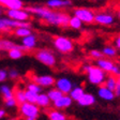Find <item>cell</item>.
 I'll list each match as a JSON object with an SVG mask.
<instances>
[{"mask_svg":"<svg viewBox=\"0 0 120 120\" xmlns=\"http://www.w3.org/2000/svg\"><path fill=\"white\" fill-rule=\"evenodd\" d=\"M14 98L17 104H22V103L26 102V94H25V89H22V88H16L14 90Z\"/></svg>","mask_w":120,"mask_h":120,"instance_id":"4316f807","label":"cell"},{"mask_svg":"<svg viewBox=\"0 0 120 120\" xmlns=\"http://www.w3.org/2000/svg\"><path fill=\"white\" fill-rule=\"evenodd\" d=\"M5 16L8 18L18 22H29L32 15L30 14L25 9H18V10H7L5 11Z\"/></svg>","mask_w":120,"mask_h":120,"instance_id":"ba28073f","label":"cell"},{"mask_svg":"<svg viewBox=\"0 0 120 120\" xmlns=\"http://www.w3.org/2000/svg\"><path fill=\"white\" fill-rule=\"evenodd\" d=\"M46 94L48 95L49 100L52 101V102H55V101H57L58 99H60V98L63 95V93L61 92L60 90H58L56 87H52L46 92Z\"/></svg>","mask_w":120,"mask_h":120,"instance_id":"d4e9b609","label":"cell"},{"mask_svg":"<svg viewBox=\"0 0 120 120\" xmlns=\"http://www.w3.org/2000/svg\"><path fill=\"white\" fill-rule=\"evenodd\" d=\"M73 102H74V101L71 99V97L69 94H63L60 99H58L55 102H52V105H54V107H55L56 109L61 110V109L69 108L71 105H72Z\"/></svg>","mask_w":120,"mask_h":120,"instance_id":"9a60e30c","label":"cell"},{"mask_svg":"<svg viewBox=\"0 0 120 120\" xmlns=\"http://www.w3.org/2000/svg\"><path fill=\"white\" fill-rule=\"evenodd\" d=\"M84 93H85V89H84L82 86L75 85V86H73V88H72V90L70 91L69 95L71 97V99H72L73 101L77 102L80 98H82V95L84 94Z\"/></svg>","mask_w":120,"mask_h":120,"instance_id":"ffe728a7","label":"cell"},{"mask_svg":"<svg viewBox=\"0 0 120 120\" xmlns=\"http://www.w3.org/2000/svg\"><path fill=\"white\" fill-rule=\"evenodd\" d=\"M94 22L100 26H110L115 22V16L107 12H99L94 15Z\"/></svg>","mask_w":120,"mask_h":120,"instance_id":"8fae6325","label":"cell"},{"mask_svg":"<svg viewBox=\"0 0 120 120\" xmlns=\"http://www.w3.org/2000/svg\"><path fill=\"white\" fill-rule=\"evenodd\" d=\"M116 84H117V76H115V75H108L107 77H106V79H105L104 82V86L105 87H107L108 89L110 90H115V87H116Z\"/></svg>","mask_w":120,"mask_h":120,"instance_id":"f1b7e54d","label":"cell"},{"mask_svg":"<svg viewBox=\"0 0 120 120\" xmlns=\"http://www.w3.org/2000/svg\"><path fill=\"white\" fill-rule=\"evenodd\" d=\"M0 7L7 10H18L24 9L25 3L22 0H0Z\"/></svg>","mask_w":120,"mask_h":120,"instance_id":"5bb4252c","label":"cell"},{"mask_svg":"<svg viewBox=\"0 0 120 120\" xmlns=\"http://www.w3.org/2000/svg\"><path fill=\"white\" fill-rule=\"evenodd\" d=\"M33 31L31 28H25V27H20L14 29V35L17 38H25L27 35L32 34Z\"/></svg>","mask_w":120,"mask_h":120,"instance_id":"83f0119b","label":"cell"},{"mask_svg":"<svg viewBox=\"0 0 120 120\" xmlns=\"http://www.w3.org/2000/svg\"><path fill=\"white\" fill-rule=\"evenodd\" d=\"M18 112L25 120H38L40 116L41 108L37 104L25 102L18 105Z\"/></svg>","mask_w":120,"mask_h":120,"instance_id":"3957f363","label":"cell"},{"mask_svg":"<svg viewBox=\"0 0 120 120\" xmlns=\"http://www.w3.org/2000/svg\"><path fill=\"white\" fill-rule=\"evenodd\" d=\"M32 82H37L42 88H50L55 86L56 78L50 74H42V75H34L32 77Z\"/></svg>","mask_w":120,"mask_h":120,"instance_id":"9c48e42d","label":"cell"},{"mask_svg":"<svg viewBox=\"0 0 120 120\" xmlns=\"http://www.w3.org/2000/svg\"><path fill=\"white\" fill-rule=\"evenodd\" d=\"M24 55H25V50L22 47V45H18L8 52V57L12 60H18L24 57Z\"/></svg>","mask_w":120,"mask_h":120,"instance_id":"d6986e66","label":"cell"},{"mask_svg":"<svg viewBox=\"0 0 120 120\" xmlns=\"http://www.w3.org/2000/svg\"><path fill=\"white\" fill-rule=\"evenodd\" d=\"M25 94H26V102L35 104V102H37V98H38V93L31 92V91H28V90L25 89Z\"/></svg>","mask_w":120,"mask_h":120,"instance_id":"4dcf8cb0","label":"cell"},{"mask_svg":"<svg viewBox=\"0 0 120 120\" xmlns=\"http://www.w3.org/2000/svg\"><path fill=\"white\" fill-rule=\"evenodd\" d=\"M5 116H7V110L4 108H0V120H2Z\"/></svg>","mask_w":120,"mask_h":120,"instance_id":"f35d334b","label":"cell"},{"mask_svg":"<svg viewBox=\"0 0 120 120\" xmlns=\"http://www.w3.org/2000/svg\"><path fill=\"white\" fill-rule=\"evenodd\" d=\"M9 120H17L16 118H11V119H9Z\"/></svg>","mask_w":120,"mask_h":120,"instance_id":"b9f144b4","label":"cell"},{"mask_svg":"<svg viewBox=\"0 0 120 120\" xmlns=\"http://www.w3.org/2000/svg\"><path fill=\"white\" fill-rule=\"evenodd\" d=\"M73 15L79 18L82 22V24H92V22H94L95 13L89 8H75L73 10Z\"/></svg>","mask_w":120,"mask_h":120,"instance_id":"52a82bcc","label":"cell"},{"mask_svg":"<svg viewBox=\"0 0 120 120\" xmlns=\"http://www.w3.org/2000/svg\"><path fill=\"white\" fill-rule=\"evenodd\" d=\"M82 70L87 74V79L91 85L98 86V87L104 85V82L107 77V73L101 70L99 67L92 64H84Z\"/></svg>","mask_w":120,"mask_h":120,"instance_id":"7a4b0ae2","label":"cell"},{"mask_svg":"<svg viewBox=\"0 0 120 120\" xmlns=\"http://www.w3.org/2000/svg\"><path fill=\"white\" fill-rule=\"evenodd\" d=\"M3 13H4V10H3V8L2 7H0V17L3 15Z\"/></svg>","mask_w":120,"mask_h":120,"instance_id":"ab89813d","label":"cell"},{"mask_svg":"<svg viewBox=\"0 0 120 120\" xmlns=\"http://www.w3.org/2000/svg\"><path fill=\"white\" fill-rule=\"evenodd\" d=\"M34 58L40 63L44 64L45 67L52 68L57 63V58L55 54L48 48H40L34 52Z\"/></svg>","mask_w":120,"mask_h":120,"instance_id":"5b68a950","label":"cell"},{"mask_svg":"<svg viewBox=\"0 0 120 120\" xmlns=\"http://www.w3.org/2000/svg\"><path fill=\"white\" fill-rule=\"evenodd\" d=\"M18 46V44H16L15 42L7 39H0V52H9L10 49Z\"/></svg>","mask_w":120,"mask_h":120,"instance_id":"603a6c76","label":"cell"},{"mask_svg":"<svg viewBox=\"0 0 120 120\" xmlns=\"http://www.w3.org/2000/svg\"><path fill=\"white\" fill-rule=\"evenodd\" d=\"M0 32H4V33H9L11 32V29L5 25L3 17H0Z\"/></svg>","mask_w":120,"mask_h":120,"instance_id":"836d02e7","label":"cell"},{"mask_svg":"<svg viewBox=\"0 0 120 120\" xmlns=\"http://www.w3.org/2000/svg\"><path fill=\"white\" fill-rule=\"evenodd\" d=\"M73 86V82L67 76H62V77H59L56 79L55 82V87L57 88L58 90H60L63 94H69L70 91L72 90Z\"/></svg>","mask_w":120,"mask_h":120,"instance_id":"30bf717a","label":"cell"},{"mask_svg":"<svg viewBox=\"0 0 120 120\" xmlns=\"http://www.w3.org/2000/svg\"><path fill=\"white\" fill-rule=\"evenodd\" d=\"M26 90H28V91H31V92H35V93H41L43 91V88L41 87V86H39L37 84V82H28L27 84H26Z\"/></svg>","mask_w":120,"mask_h":120,"instance_id":"f546056e","label":"cell"},{"mask_svg":"<svg viewBox=\"0 0 120 120\" xmlns=\"http://www.w3.org/2000/svg\"><path fill=\"white\" fill-rule=\"evenodd\" d=\"M37 44H38V39L34 33L27 35L25 38H22V41H20V45H22V47L24 48L25 52L34 49L37 47Z\"/></svg>","mask_w":120,"mask_h":120,"instance_id":"7c38bea8","label":"cell"},{"mask_svg":"<svg viewBox=\"0 0 120 120\" xmlns=\"http://www.w3.org/2000/svg\"><path fill=\"white\" fill-rule=\"evenodd\" d=\"M114 93H115L116 97H120V75H118L117 76V84H116Z\"/></svg>","mask_w":120,"mask_h":120,"instance_id":"8d00e7d4","label":"cell"},{"mask_svg":"<svg viewBox=\"0 0 120 120\" xmlns=\"http://www.w3.org/2000/svg\"><path fill=\"white\" fill-rule=\"evenodd\" d=\"M72 5V0H46L45 7L48 9H67Z\"/></svg>","mask_w":120,"mask_h":120,"instance_id":"4fadbf2b","label":"cell"},{"mask_svg":"<svg viewBox=\"0 0 120 120\" xmlns=\"http://www.w3.org/2000/svg\"><path fill=\"white\" fill-rule=\"evenodd\" d=\"M48 120H68V117L65 114H63L61 110L59 109H50L47 112Z\"/></svg>","mask_w":120,"mask_h":120,"instance_id":"7402d4cb","label":"cell"},{"mask_svg":"<svg viewBox=\"0 0 120 120\" xmlns=\"http://www.w3.org/2000/svg\"><path fill=\"white\" fill-rule=\"evenodd\" d=\"M0 94L2 97L3 101L8 100V99L14 98V90L9 85H7V84H2V85L0 86Z\"/></svg>","mask_w":120,"mask_h":120,"instance_id":"44dd1931","label":"cell"},{"mask_svg":"<svg viewBox=\"0 0 120 120\" xmlns=\"http://www.w3.org/2000/svg\"><path fill=\"white\" fill-rule=\"evenodd\" d=\"M9 78V72L5 69H0V82L2 84Z\"/></svg>","mask_w":120,"mask_h":120,"instance_id":"e575fe53","label":"cell"},{"mask_svg":"<svg viewBox=\"0 0 120 120\" xmlns=\"http://www.w3.org/2000/svg\"><path fill=\"white\" fill-rule=\"evenodd\" d=\"M52 45L57 52L61 54H70L74 50V42L64 35H56L52 39Z\"/></svg>","mask_w":120,"mask_h":120,"instance_id":"277c9868","label":"cell"},{"mask_svg":"<svg viewBox=\"0 0 120 120\" xmlns=\"http://www.w3.org/2000/svg\"><path fill=\"white\" fill-rule=\"evenodd\" d=\"M95 101H97V99H95V97L92 93L85 92L82 95V98L77 101V104L79 105V106H82V107H88V106L94 105Z\"/></svg>","mask_w":120,"mask_h":120,"instance_id":"e0dca14e","label":"cell"},{"mask_svg":"<svg viewBox=\"0 0 120 120\" xmlns=\"http://www.w3.org/2000/svg\"><path fill=\"white\" fill-rule=\"evenodd\" d=\"M117 17H118V18H119V19H120V9H119V10L117 11Z\"/></svg>","mask_w":120,"mask_h":120,"instance_id":"60d3db41","label":"cell"},{"mask_svg":"<svg viewBox=\"0 0 120 120\" xmlns=\"http://www.w3.org/2000/svg\"><path fill=\"white\" fill-rule=\"evenodd\" d=\"M119 120H120V119H119Z\"/></svg>","mask_w":120,"mask_h":120,"instance_id":"7bdbcfd3","label":"cell"},{"mask_svg":"<svg viewBox=\"0 0 120 120\" xmlns=\"http://www.w3.org/2000/svg\"><path fill=\"white\" fill-rule=\"evenodd\" d=\"M3 103H4V106L7 108H15V107H17V105H18L16 100H15V98H11V99L4 100Z\"/></svg>","mask_w":120,"mask_h":120,"instance_id":"1f68e13d","label":"cell"},{"mask_svg":"<svg viewBox=\"0 0 120 120\" xmlns=\"http://www.w3.org/2000/svg\"><path fill=\"white\" fill-rule=\"evenodd\" d=\"M24 9L28 11L32 16H35L39 19L45 22L47 25L62 28L69 27L71 15L65 12L54 11L45 5H27Z\"/></svg>","mask_w":120,"mask_h":120,"instance_id":"6da1fadb","label":"cell"},{"mask_svg":"<svg viewBox=\"0 0 120 120\" xmlns=\"http://www.w3.org/2000/svg\"><path fill=\"white\" fill-rule=\"evenodd\" d=\"M97 94L101 100H104V101H112L116 98L114 91L110 90V89H108L107 87H105L104 85L100 86V87L98 88Z\"/></svg>","mask_w":120,"mask_h":120,"instance_id":"2e32d148","label":"cell"},{"mask_svg":"<svg viewBox=\"0 0 120 120\" xmlns=\"http://www.w3.org/2000/svg\"><path fill=\"white\" fill-rule=\"evenodd\" d=\"M9 72V78L10 79H17L18 77H19V72H18V70H16V69H11L10 71H8Z\"/></svg>","mask_w":120,"mask_h":120,"instance_id":"d590c367","label":"cell"},{"mask_svg":"<svg viewBox=\"0 0 120 120\" xmlns=\"http://www.w3.org/2000/svg\"><path fill=\"white\" fill-rule=\"evenodd\" d=\"M89 55H90V57L92 58V59H95V60L101 59V58L104 57L103 54H102V52L99 50V49H91L89 52Z\"/></svg>","mask_w":120,"mask_h":120,"instance_id":"d6a6232c","label":"cell"},{"mask_svg":"<svg viewBox=\"0 0 120 120\" xmlns=\"http://www.w3.org/2000/svg\"><path fill=\"white\" fill-rule=\"evenodd\" d=\"M95 65L100 68L101 70H103L105 73H109V74L115 75V76L120 75V68L114 61L107 59V58L103 57L101 59L95 60Z\"/></svg>","mask_w":120,"mask_h":120,"instance_id":"8992f818","label":"cell"},{"mask_svg":"<svg viewBox=\"0 0 120 120\" xmlns=\"http://www.w3.org/2000/svg\"><path fill=\"white\" fill-rule=\"evenodd\" d=\"M114 47L117 50H120V34H118L117 37L114 39Z\"/></svg>","mask_w":120,"mask_h":120,"instance_id":"74e56055","label":"cell"},{"mask_svg":"<svg viewBox=\"0 0 120 120\" xmlns=\"http://www.w3.org/2000/svg\"><path fill=\"white\" fill-rule=\"evenodd\" d=\"M35 104H37L40 108H47V107H49V106H50L52 101L49 100L48 95L46 94L45 92H41V93H39V94H38Z\"/></svg>","mask_w":120,"mask_h":120,"instance_id":"ac0fdd59","label":"cell"},{"mask_svg":"<svg viewBox=\"0 0 120 120\" xmlns=\"http://www.w3.org/2000/svg\"><path fill=\"white\" fill-rule=\"evenodd\" d=\"M101 52H102L103 56H104V57H106L107 59H109V58L117 57V54H118V50L116 49L114 46H109V45L105 46V47L103 48Z\"/></svg>","mask_w":120,"mask_h":120,"instance_id":"cb8c5ba5","label":"cell"},{"mask_svg":"<svg viewBox=\"0 0 120 120\" xmlns=\"http://www.w3.org/2000/svg\"><path fill=\"white\" fill-rule=\"evenodd\" d=\"M82 26H84V24H82V22L78 17H76L74 15H72L70 17V20H69V27H70L71 29L79 30L82 28Z\"/></svg>","mask_w":120,"mask_h":120,"instance_id":"484cf974","label":"cell"}]
</instances>
